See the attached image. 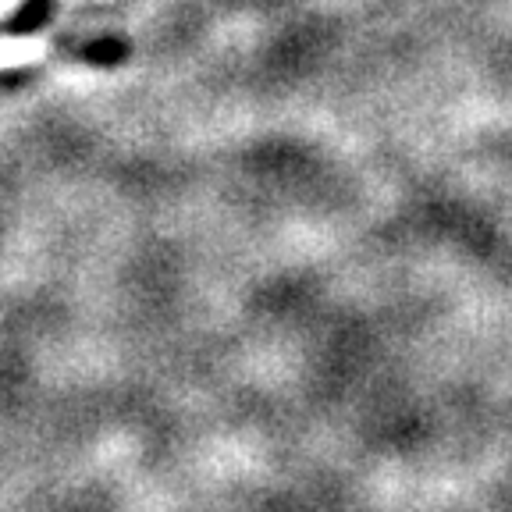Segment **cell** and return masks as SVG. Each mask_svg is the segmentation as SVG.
<instances>
[{
    "mask_svg": "<svg viewBox=\"0 0 512 512\" xmlns=\"http://www.w3.org/2000/svg\"><path fill=\"white\" fill-rule=\"evenodd\" d=\"M40 54H43V43L40 40H0V68L36 61Z\"/></svg>",
    "mask_w": 512,
    "mask_h": 512,
    "instance_id": "1",
    "label": "cell"
}]
</instances>
